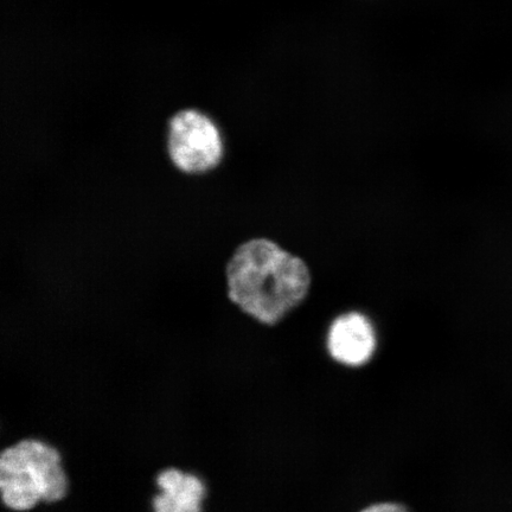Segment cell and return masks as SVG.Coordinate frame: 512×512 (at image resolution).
I'll use <instances>...</instances> for the list:
<instances>
[{
  "label": "cell",
  "instance_id": "6da1fadb",
  "mask_svg": "<svg viewBox=\"0 0 512 512\" xmlns=\"http://www.w3.org/2000/svg\"><path fill=\"white\" fill-rule=\"evenodd\" d=\"M229 302L264 325H275L303 302L311 273L298 256L270 239L242 242L224 268Z\"/></svg>",
  "mask_w": 512,
  "mask_h": 512
},
{
  "label": "cell",
  "instance_id": "7a4b0ae2",
  "mask_svg": "<svg viewBox=\"0 0 512 512\" xmlns=\"http://www.w3.org/2000/svg\"><path fill=\"white\" fill-rule=\"evenodd\" d=\"M70 480L59 448L38 438H22L0 452V499L16 512L55 504L69 494Z\"/></svg>",
  "mask_w": 512,
  "mask_h": 512
},
{
  "label": "cell",
  "instance_id": "3957f363",
  "mask_svg": "<svg viewBox=\"0 0 512 512\" xmlns=\"http://www.w3.org/2000/svg\"><path fill=\"white\" fill-rule=\"evenodd\" d=\"M166 152L172 165L182 174H208L222 162V133L208 114L196 108H183L169 119Z\"/></svg>",
  "mask_w": 512,
  "mask_h": 512
},
{
  "label": "cell",
  "instance_id": "277c9868",
  "mask_svg": "<svg viewBox=\"0 0 512 512\" xmlns=\"http://www.w3.org/2000/svg\"><path fill=\"white\" fill-rule=\"evenodd\" d=\"M156 494L151 507L156 512H202L209 499L203 478L176 466L165 467L153 477Z\"/></svg>",
  "mask_w": 512,
  "mask_h": 512
},
{
  "label": "cell",
  "instance_id": "5b68a950",
  "mask_svg": "<svg viewBox=\"0 0 512 512\" xmlns=\"http://www.w3.org/2000/svg\"><path fill=\"white\" fill-rule=\"evenodd\" d=\"M328 350L331 357L344 366H363L371 360L376 350L373 324L358 312L339 316L329 330Z\"/></svg>",
  "mask_w": 512,
  "mask_h": 512
},
{
  "label": "cell",
  "instance_id": "8992f818",
  "mask_svg": "<svg viewBox=\"0 0 512 512\" xmlns=\"http://www.w3.org/2000/svg\"><path fill=\"white\" fill-rule=\"evenodd\" d=\"M407 508L403 507V505L396 504V503H381L373 505V507H368L367 509H364V511H374V512H381V511H406Z\"/></svg>",
  "mask_w": 512,
  "mask_h": 512
}]
</instances>
